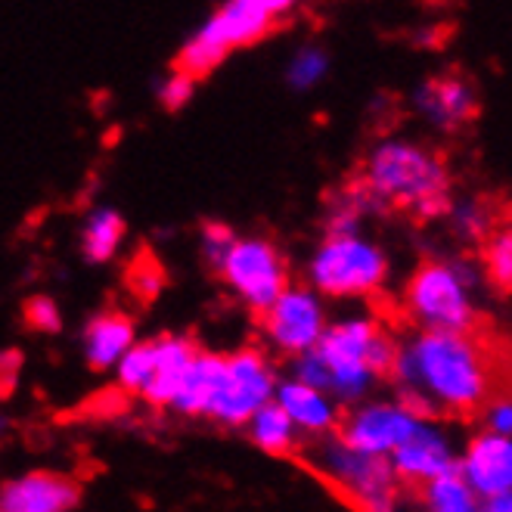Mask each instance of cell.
I'll list each match as a JSON object with an SVG mask.
<instances>
[{"instance_id":"obj_27","label":"cell","mask_w":512,"mask_h":512,"mask_svg":"<svg viewBox=\"0 0 512 512\" xmlns=\"http://www.w3.org/2000/svg\"><path fill=\"white\" fill-rule=\"evenodd\" d=\"M236 236L239 233L224 221H205L202 224V230H199V258L205 261L208 270H215V274H218V267L227 258Z\"/></svg>"},{"instance_id":"obj_24","label":"cell","mask_w":512,"mask_h":512,"mask_svg":"<svg viewBox=\"0 0 512 512\" xmlns=\"http://www.w3.org/2000/svg\"><path fill=\"white\" fill-rule=\"evenodd\" d=\"M329 69H333L329 50L317 41H308V44H301L289 53L283 78L292 90H298V94H308V90H314L326 81Z\"/></svg>"},{"instance_id":"obj_26","label":"cell","mask_w":512,"mask_h":512,"mask_svg":"<svg viewBox=\"0 0 512 512\" xmlns=\"http://www.w3.org/2000/svg\"><path fill=\"white\" fill-rule=\"evenodd\" d=\"M153 367H156L153 339H137L134 348L118 360V367L112 370L115 385L131 398H143V391L153 382Z\"/></svg>"},{"instance_id":"obj_13","label":"cell","mask_w":512,"mask_h":512,"mask_svg":"<svg viewBox=\"0 0 512 512\" xmlns=\"http://www.w3.org/2000/svg\"><path fill=\"white\" fill-rule=\"evenodd\" d=\"M81 481L56 469H28L0 481V512H75Z\"/></svg>"},{"instance_id":"obj_18","label":"cell","mask_w":512,"mask_h":512,"mask_svg":"<svg viewBox=\"0 0 512 512\" xmlns=\"http://www.w3.org/2000/svg\"><path fill=\"white\" fill-rule=\"evenodd\" d=\"M199 342L184 336V333H162V336H153V357H156V367H153V382L143 391V398L149 407H159V410H168L180 382H184L193 357L199 354Z\"/></svg>"},{"instance_id":"obj_19","label":"cell","mask_w":512,"mask_h":512,"mask_svg":"<svg viewBox=\"0 0 512 512\" xmlns=\"http://www.w3.org/2000/svg\"><path fill=\"white\" fill-rule=\"evenodd\" d=\"M221 370H224V351L199 348V354L193 357V364H190L184 382H180L168 410L184 419H205L208 404H212L215 388L221 382Z\"/></svg>"},{"instance_id":"obj_20","label":"cell","mask_w":512,"mask_h":512,"mask_svg":"<svg viewBox=\"0 0 512 512\" xmlns=\"http://www.w3.org/2000/svg\"><path fill=\"white\" fill-rule=\"evenodd\" d=\"M125 236H128L125 215L112 205H97V208H90L87 218L81 221L78 249L87 264H109L122 252Z\"/></svg>"},{"instance_id":"obj_16","label":"cell","mask_w":512,"mask_h":512,"mask_svg":"<svg viewBox=\"0 0 512 512\" xmlns=\"http://www.w3.org/2000/svg\"><path fill=\"white\" fill-rule=\"evenodd\" d=\"M274 404L289 416V423L298 429L301 441H311V444L336 435L339 423H342V413H345L326 391L298 382L289 373L280 376V382H277Z\"/></svg>"},{"instance_id":"obj_29","label":"cell","mask_w":512,"mask_h":512,"mask_svg":"<svg viewBox=\"0 0 512 512\" xmlns=\"http://www.w3.org/2000/svg\"><path fill=\"white\" fill-rule=\"evenodd\" d=\"M475 416H478L481 432L512 438V391H494Z\"/></svg>"},{"instance_id":"obj_28","label":"cell","mask_w":512,"mask_h":512,"mask_svg":"<svg viewBox=\"0 0 512 512\" xmlns=\"http://www.w3.org/2000/svg\"><path fill=\"white\" fill-rule=\"evenodd\" d=\"M22 320L32 333L41 336H56L63 333V308L56 305V298L50 295H32L22 308Z\"/></svg>"},{"instance_id":"obj_15","label":"cell","mask_w":512,"mask_h":512,"mask_svg":"<svg viewBox=\"0 0 512 512\" xmlns=\"http://www.w3.org/2000/svg\"><path fill=\"white\" fill-rule=\"evenodd\" d=\"M457 475L481 497L512 494V438H500L475 429L460 441Z\"/></svg>"},{"instance_id":"obj_7","label":"cell","mask_w":512,"mask_h":512,"mask_svg":"<svg viewBox=\"0 0 512 512\" xmlns=\"http://www.w3.org/2000/svg\"><path fill=\"white\" fill-rule=\"evenodd\" d=\"M218 277L239 308L261 317L292 286V267L277 239L261 233H239Z\"/></svg>"},{"instance_id":"obj_30","label":"cell","mask_w":512,"mask_h":512,"mask_svg":"<svg viewBox=\"0 0 512 512\" xmlns=\"http://www.w3.org/2000/svg\"><path fill=\"white\" fill-rule=\"evenodd\" d=\"M193 97H196V81L184 72H177V69H171L156 87V100L165 112L187 109L193 103Z\"/></svg>"},{"instance_id":"obj_5","label":"cell","mask_w":512,"mask_h":512,"mask_svg":"<svg viewBox=\"0 0 512 512\" xmlns=\"http://www.w3.org/2000/svg\"><path fill=\"white\" fill-rule=\"evenodd\" d=\"M395 274L388 249L367 230L323 233L301 264V283L314 289L326 305H357L379 298Z\"/></svg>"},{"instance_id":"obj_1","label":"cell","mask_w":512,"mask_h":512,"mask_svg":"<svg viewBox=\"0 0 512 512\" xmlns=\"http://www.w3.org/2000/svg\"><path fill=\"white\" fill-rule=\"evenodd\" d=\"M388 382L419 416L460 419L475 416L497 391V367L475 333L413 329L398 339Z\"/></svg>"},{"instance_id":"obj_2","label":"cell","mask_w":512,"mask_h":512,"mask_svg":"<svg viewBox=\"0 0 512 512\" xmlns=\"http://www.w3.org/2000/svg\"><path fill=\"white\" fill-rule=\"evenodd\" d=\"M348 193L364 215L407 212L416 221H438L454 202V174L435 146L395 134L367 149Z\"/></svg>"},{"instance_id":"obj_32","label":"cell","mask_w":512,"mask_h":512,"mask_svg":"<svg viewBox=\"0 0 512 512\" xmlns=\"http://www.w3.org/2000/svg\"><path fill=\"white\" fill-rule=\"evenodd\" d=\"M388 512H423V509H419V503H416L413 497H407V494H404V497H401L395 506H391Z\"/></svg>"},{"instance_id":"obj_9","label":"cell","mask_w":512,"mask_h":512,"mask_svg":"<svg viewBox=\"0 0 512 512\" xmlns=\"http://www.w3.org/2000/svg\"><path fill=\"white\" fill-rule=\"evenodd\" d=\"M280 376L283 373L277 370V360L261 345H239L224 351L221 382L205 419L221 429H243L261 407L274 401Z\"/></svg>"},{"instance_id":"obj_11","label":"cell","mask_w":512,"mask_h":512,"mask_svg":"<svg viewBox=\"0 0 512 512\" xmlns=\"http://www.w3.org/2000/svg\"><path fill=\"white\" fill-rule=\"evenodd\" d=\"M419 419L423 416L391 391V395H373L367 401L348 407L342 413V423H339L336 435L348 447L360 450V454L388 460L410 438Z\"/></svg>"},{"instance_id":"obj_12","label":"cell","mask_w":512,"mask_h":512,"mask_svg":"<svg viewBox=\"0 0 512 512\" xmlns=\"http://www.w3.org/2000/svg\"><path fill=\"white\" fill-rule=\"evenodd\" d=\"M460 460V438L438 416H423L410 432V438L388 457L401 488H426L432 481L457 472Z\"/></svg>"},{"instance_id":"obj_6","label":"cell","mask_w":512,"mask_h":512,"mask_svg":"<svg viewBox=\"0 0 512 512\" xmlns=\"http://www.w3.org/2000/svg\"><path fill=\"white\" fill-rule=\"evenodd\" d=\"M295 13L289 0H227L208 13L174 56V69L193 81L212 75L224 59L243 47L258 44Z\"/></svg>"},{"instance_id":"obj_8","label":"cell","mask_w":512,"mask_h":512,"mask_svg":"<svg viewBox=\"0 0 512 512\" xmlns=\"http://www.w3.org/2000/svg\"><path fill=\"white\" fill-rule=\"evenodd\" d=\"M308 460L360 512H388L404 497V488L398 485L388 460L360 454L339 435L314 441L308 447Z\"/></svg>"},{"instance_id":"obj_10","label":"cell","mask_w":512,"mask_h":512,"mask_svg":"<svg viewBox=\"0 0 512 512\" xmlns=\"http://www.w3.org/2000/svg\"><path fill=\"white\" fill-rule=\"evenodd\" d=\"M333 311L326 301L305 283H292L274 305L258 317L261 348L270 357L295 360L317 348Z\"/></svg>"},{"instance_id":"obj_17","label":"cell","mask_w":512,"mask_h":512,"mask_svg":"<svg viewBox=\"0 0 512 512\" xmlns=\"http://www.w3.org/2000/svg\"><path fill=\"white\" fill-rule=\"evenodd\" d=\"M137 342V323L125 311H100L81 329V354L94 373H112Z\"/></svg>"},{"instance_id":"obj_33","label":"cell","mask_w":512,"mask_h":512,"mask_svg":"<svg viewBox=\"0 0 512 512\" xmlns=\"http://www.w3.org/2000/svg\"><path fill=\"white\" fill-rule=\"evenodd\" d=\"M0 444H4V423H0Z\"/></svg>"},{"instance_id":"obj_23","label":"cell","mask_w":512,"mask_h":512,"mask_svg":"<svg viewBox=\"0 0 512 512\" xmlns=\"http://www.w3.org/2000/svg\"><path fill=\"white\" fill-rule=\"evenodd\" d=\"M416 503L423 512H481V497L457 472H450V475L432 481V485L419 488Z\"/></svg>"},{"instance_id":"obj_25","label":"cell","mask_w":512,"mask_h":512,"mask_svg":"<svg viewBox=\"0 0 512 512\" xmlns=\"http://www.w3.org/2000/svg\"><path fill=\"white\" fill-rule=\"evenodd\" d=\"M447 227L460 243H485V236L494 230V212L481 199H454L447 208Z\"/></svg>"},{"instance_id":"obj_31","label":"cell","mask_w":512,"mask_h":512,"mask_svg":"<svg viewBox=\"0 0 512 512\" xmlns=\"http://www.w3.org/2000/svg\"><path fill=\"white\" fill-rule=\"evenodd\" d=\"M481 512H512V494L481 500Z\"/></svg>"},{"instance_id":"obj_4","label":"cell","mask_w":512,"mask_h":512,"mask_svg":"<svg viewBox=\"0 0 512 512\" xmlns=\"http://www.w3.org/2000/svg\"><path fill=\"white\" fill-rule=\"evenodd\" d=\"M481 274L478 264L457 255H429L419 261L398 292V308L413 329L475 333Z\"/></svg>"},{"instance_id":"obj_3","label":"cell","mask_w":512,"mask_h":512,"mask_svg":"<svg viewBox=\"0 0 512 512\" xmlns=\"http://www.w3.org/2000/svg\"><path fill=\"white\" fill-rule=\"evenodd\" d=\"M398 336L367 308L329 320L323 339L305 357L289 360V376L326 391L342 410L367 401L388 382Z\"/></svg>"},{"instance_id":"obj_14","label":"cell","mask_w":512,"mask_h":512,"mask_svg":"<svg viewBox=\"0 0 512 512\" xmlns=\"http://www.w3.org/2000/svg\"><path fill=\"white\" fill-rule=\"evenodd\" d=\"M410 106L429 128L450 134L466 128L478 115V94L463 75L444 72L419 81L410 94Z\"/></svg>"},{"instance_id":"obj_22","label":"cell","mask_w":512,"mask_h":512,"mask_svg":"<svg viewBox=\"0 0 512 512\" xmlns=\"http://www.w3.org/2000/svg\"><path fill=\"white\" fill-rule=\"evenodd\" d=\"M478 274H481V283H488L494 292H503V295L512 292V221L494 224V230L485 236Z\"/></svg>"},{"instance_id":"obj_21","label":"cell","mask_w":512,"mask_h":512,"mask_svg":"<svg viewBox=\"0 0 512 512\" xmlns=\"http://www.w3.org/2000/svg\"><path fill=\"white\" fill-rule=\"evenodd\" d=\"M249 444L267 457H295L301 450V435L298 429L289 423V416L270 401L267 407H261L249 423L243 426Z\"/></svg>"}]
</instances>
